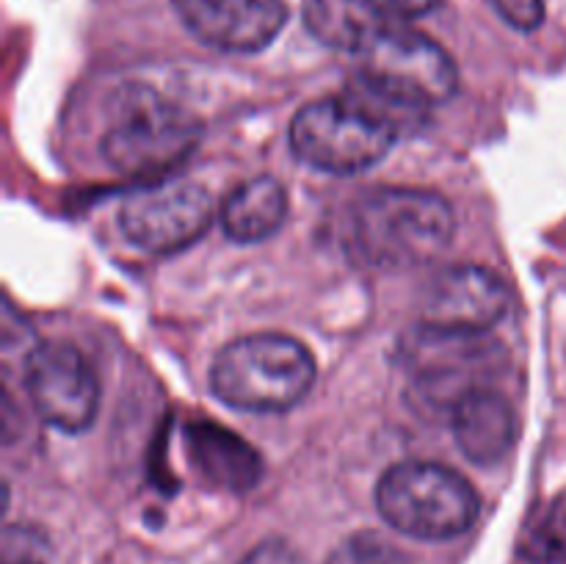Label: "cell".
<instances>
[{"instance_id":"obj_15","label":"cell","mask_w":566,"mask_h":564,"mask_svg":"<svg viewBox=\"0 0 566 564\" xmlns=\"http://www.w3.org/2000/svg\"><path fill=\"white\" fill-rule=\"evenodd\" d=\"M287 219V191L276 177L260 175L227 194L219 208L221 230L235 243H258L280 232Z\"/></svg>"},{"instance_id":"obj_6","label":"cell","mask_w":566,"mask_h":564,"mask_svg":"<svg viewBox=\"0 0 566 564\" xmlns=\"http://www.w3.org/2000/svg\"><path fill=\"white\" fill-rule=\"evenodd\" d=\"M376 509L401 534L442 542L473 529L481 512L475 487L440 462H398L376 484Z\"/></svg>"},{"instance_id":"obj_14","label":"cell","mask_w":566,"mask_h":564,"mask_svg":"<svg viewBox=\"0 0 566 564\" xmlns=\"http://www.w3.org/2000/svg\"><path fill=\"white\" fill-rule=\"evenodd\" d=\"M186 442L193 468L224 490H249L258 484L263 473V462L254 448L216 424H205V420L191 424L186 431Z\"/></svg>"},{"instance_id":"obj_1","label":"cell","mask_w":566,"mask_h":564,"mask_svg":"<svg viewBox=\"0 0 566 564\" xmlns=\"http://www.w3.org/2000/svg\"><path fill=\"white\" fill-rule=\"evenodd\" d=\"M457 216L448 199L420 188H374L352 202L343 219V247L354 263L403 271L448 252Z\"/></svg>"},{"instance_id":"obj_16","label":"cell","mask_w":566,"mask_h":564,"mask_svg":"<svg viewBox=\"0 0 566 564\" xmlns=\"http://www.w3.org/2000/svg\"><path fill=\"white\" fill-rule=\"evenodd\" d=\"M525 556L542 564L566 562V514L551 509L545 518L531 525L528 540H525Z\"/></svg>"},{"instance_id":"obj_5","label":"cell","mask_w":566,"mask_h":564,"mask_svg":"<svg viewBox=\"0 0 566 564\" xmlns=\"http://www.w3.org/2000/svg\"><path fill=\"white\" fill-rule=\"evenodd\" d=\"M359 59L354 86L390 108L403 125L457 94L459 72L448 50L401 22L385 28Z\"/></svg>"},{"instance_id":"obj_7","label":"cell","mask_w":566,"mask_h":564,"mask_svg":"<svg viewBox=\"0 0 566 564\" xmlns=\"http://www.w3.org/2000/svg\"><path fill=\"white\" fill-rule=\"evenodd\" d=\"M501 346L490 332H453L418 324L398 343V359L412 374L415 390L451 409L473 387L486 385L484 370L495 368Z\"/></svg>"},{"instance_id":"obj_2","label":"cell","mask_w":566,"mask_h":564,"mask_svg":"<svg viewBox=\"0 0 566 564\" xmlns=\"http://www.w3.org/2000/svg\"><path fill=\"white\" fill-rule=\"evenodd\" d=\"M401 119L357 86L296 111L287 136L302 164L326 175H357L390 153L401 136Z\"/></svg>"},{"instance_id":"obj_10","label":"cell","mask_w":566,"mask_h":564,"mask_svg":"<svg viewBox=\"0 0 566 564\" xmlns=\"http://www.w3.org/2000/svg\"><path fill=\"white\" fill-rule=\"evenodd\" d=\"M509 313V288L484 265L442 269L420 299V324L453 332H490Z\"/></svg>"},{"instance_id":"obj_20","label":"cell","mask_w":566,"mask_h":564,"mask_svg":"<svg viewBox=\"0 0 566 564\" xmlns=\"http://www.w3.org/2000/svg\"><path fill=\"white\" fill-rule=\"evenodd\" d=\"M241 564H304L285 540H265L241 558Z\"/></svg>"},{"instance_id":"obj_3","label":"cell","mask_w":566,"mask_h":564,"mask_svg":"<svg viewBox=\"0 0 566 564\" xmlns=\"http://www.w3.org/2000/svg\"><path fill=\"white\" fill-rule=\"evenodd\" d=\"M202 138V122L149 86H122L99 138V155L125 177H155L186 164Z\"/></svg>"},{"instance_id":"obj_18","label":"cell","mask_w":566,"mask_h":564,"mask_svg":"<svg viewBox=\"0 0 566 564\" xmlns=\"http://www.w3.org/2000/svg\"><path fill=\"white\" fill-rule=\"evenodd\" d=\"M326 564H396L390 547L376 536H354Z\"/></svg>"},{"instance_id":"obj_19","label":"cell","mask_w":566,"mask_h":564,"mask_svg":"<svg viewBox=\"0 0 566 564\" xmlns=\"http://www.w3.org/2000/svg\"><path fill=\"white\" fill-rule=\"evenodd\" d=\"M490 3L517 31H536L545 22V0H490Z\"/></svg>"},{"instance_id":"obj_13","label":"cell","mask_w":566,"mask_h":564,"mask_svg":"<svg viewBox=\"0 0 566 564\" xmlns=\"http://www.w3.org/2000/svg\"><path fill=\"white\" fill-rule=\"evenodd\" d=\"M304 22L321 44L359 55L396 17L381 0H307Z\"/></svg>"},{"instance_id":"obj_12","label":"cell","mask_w":566,"mask_h":564,"mask_svg":"<svg viewBox=\"0 0 566 564\" xmlns=\"http://www.w3.org/2000/svg\"><path fill=\"white\" fill-rule=\"evenodd\" d=\"M453 440L459 451L475 464H495L512 451L517 440V415L509 398L492 387L479 385L464 393L451 409Z\"/></svg>"},{"instance_id":"obj_9","label":"cell","mask_w":566,"mask_h":564,"mask_svg":"<svg viewBox=\"0 0 566 564\" xmlns=\"http://www.w3.org/2000/svg\"><path fill=\"white\" fill-rule=\"evenodd\" d=\"M25 393L33 412L53 429L81 435L99 409V382L88 359L66 341H44L25 357Z\"/></svg>"},{"instance_id":"obj_11","label":"cell","mask_w":566,"mask_h":564,"mask_svg":"<svg viewBox=\"0 0 566 564\" xmlns=\"http://www.w3.org/2000/svg\"><path fill=\"white\" fill-rule=\"evenodd\" d=\"M182 25L224 53H258L280 36L285 0H171Z\"/></svg>"},{"instance_id":"obj_17","label":"cell","mask_w":566,"mask_h":564,"mask_svg":"<svg viewBox=\"0 0 566 564\" xmlns=\"http://www.w3.org/2000/svg\"><path fill=\"white\" fill-rule=\"evenodd\" d=\"M3 564H48V542L28 525L3 531Z\"/></svg>"},{"instance_id":"obj_8","label":"cell","mask_w":566,"mask_h":564,"mask_svg":"<svg viewBox=\"0 0 566 564\" xmlns=\"http://www.w3.org/2000/svg\"><path fill=\"white\" fill-rule=\"evenodd\" d=\"M213 199L202 186L166 180L133 191L119 208V230L149 254H175L197 243L213 224Z\"/></svg>"},{"instance_id":"obj_4","label":"cell","mask_w":566,"mask_h":564,"mask_svg":"<svg viewBox=\"0 0 566 564\" xmlns=\"http://www.w3.org/2000/svg\"><path fill=\"white\" fill-rule=\"evenodd\" d=\"M315 382V359L302 341L258 332L227 343L210 368V390L241 412H287Z\"/></svg>"}]
</instances>
